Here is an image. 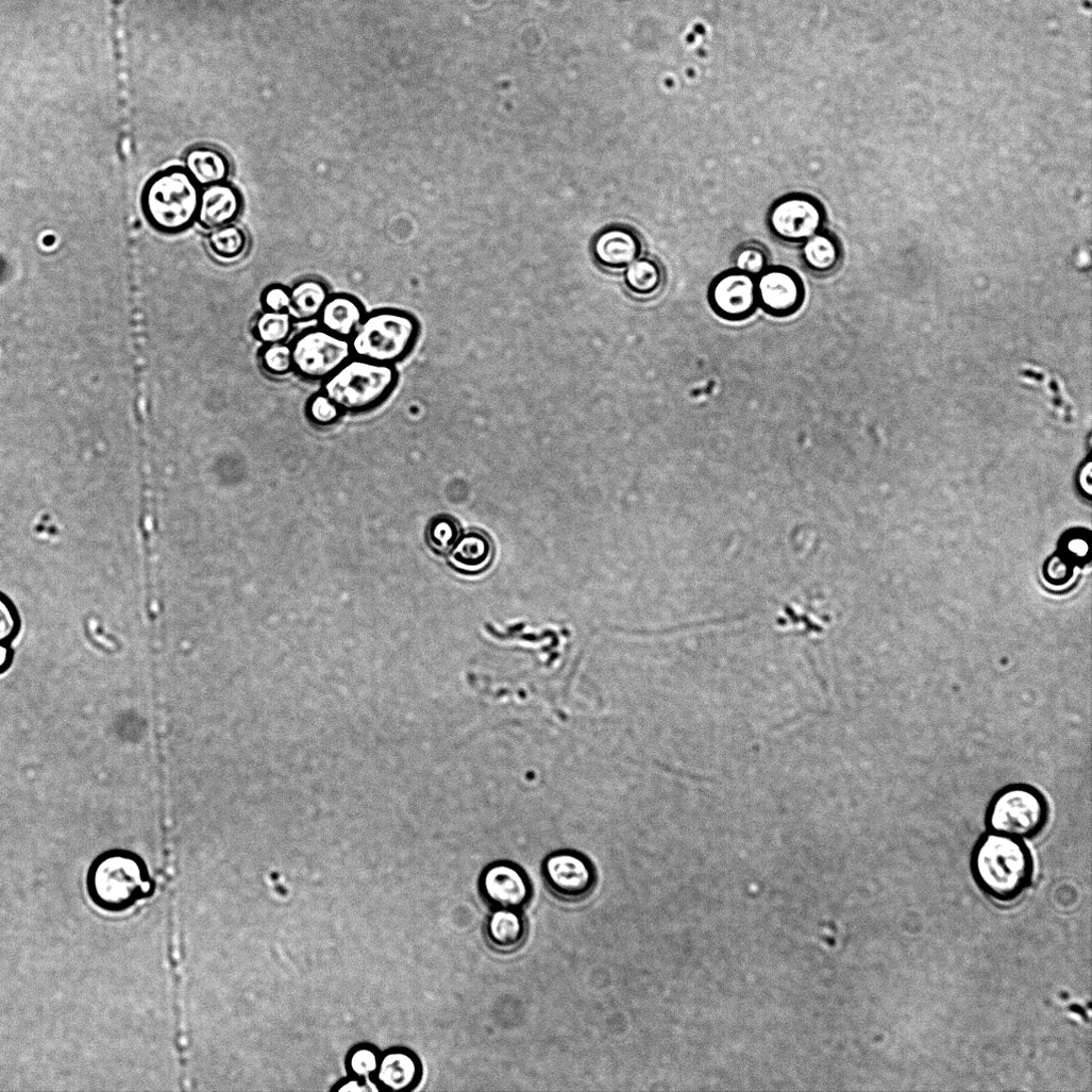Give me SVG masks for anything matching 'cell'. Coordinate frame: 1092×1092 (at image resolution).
Listing matches in <instances>:
<instances>
[{
	"instance_id": "1",
	"label": "cell",
	"mask_w": 1092,
	"mask_h": 1092,
	"mask_svg": "<svg viewBox=\"0 0 1092 1092\" xmlns=\"http://www.w3.org/2000/svg\"><path fill=\"white\" fill-rule=\"evenodd\" d=\"M970 870L984 895L1007 905L1017 902L1031 886L1035 862L1025 841L986 831L972 849Z\"/></svg>"
},
{
	"instance_id": "2",
	"label": "cell",
	"mask_w": 1092,
	"mask_h": 1092,
	"mask_svg": "<svg viewBox=\"0 0 1092 1092\" xmlns=\"http://www.w3.org/2000/svg\"><path fill=\"white\" fill-rule=\"evenodd\" d=\"M86 887L93 904L113 914L131 910L154 891V883L145 860L125 850L100 855L89 868Z\"/></svg>"
},
{
	"instance_id": "3",
	"label": "cell",
	"mask_w": 1092,
	"mask_h": 1092,
	"mask_svg": "<svg viewBox=\"0 0 1092 1092\" xmlns=\"http://www.w3.org/2000/svg\"><path fill=\"white\" fill-rule=\"evenodd\" d=\"M201 191L184 167H171L156 173L141 195L142 213L150 225L161 234L177 235L196 221Z\"/></svg>"
},
{
	"instance_id": "4",
	"label": "cell",
	"mask_w": 1092,
	"mask_h": 1092,
	"mask_svg": "<svg viewBox=\"0 0 1092 1092\" xmlns=\"http://www.w3.org/2000/svg\"><path fill=\"white\" fill-rule=\"evenodd\" d=\"M322 384L321 392L342 414H366L392 396L399 373L396 367L352 356Z\"/></svg>"
},
{
	"instance_id": "5",
	"label": "cell",
	"mask_w": 1092,
	"mask_h": 1092,
	"mask_svg": "<svg viewBox=\"0 0 1092 1092\" xmlns=\"http://www.w3.org/2000/svg\"><path fill=\"white\" fill-rule=\"evenodd\" d=\"M418 319L398 308H381L364 317L351 336L353 356L396 367L416 347L420 335Z\"/></svg>"
},
{
	"instance_id": "6",
	"label": "cell",
	"mask_w": 1092,
	"mask_h": 1092,
	"mask_svg": "<svg viewBox=\"0 0 1092 1092\" xmlns=\"http://www.w3.org/2000/svg\"><path fill=\"white\" fill-rule=\"evenodd\" d=\"M1047 800L1027 784H1011L997 790L985 811L986 831L1023 841L1036 839L1049 821Z\"/></svg>"
},
{
	"instance_id": "7",
	"label": "cell",
	"mask_w": 1092,
	"mask_h": 1092,
	"mask_svg": "<svg viewBox=\"0 0 1092 1092\" xmlns=\"http://www.w3.org/2000/svg\"><path fill=\"white\" fill-rule=\"evenodd\" d=\"M290 347L293 373L306 382H325L353 356L349 339L320 326L301 332Z\"/></svg>"
},
{
	"instance_id": "8",
	"label": "cell",
	"mask_w": 1092,
	"mask_h": 1092,
	"mask_svg": "<svg viewBox=\"0 0 1092 1092\" xmlns=\"http://www.w3.org/2000/svg\"><path fill=\"white\" fill-rule=\"evenodd\" d=\"M547 890L558 901L577 904L586 901L598 886L595 866L585 854L570 849L548 854L540 866Z\"/></svg>"
},
{
	"instance_id": "9",
	"label": "cell",
	"mask_w": 1092,
	"mask_h": 1092,
	"mask_svg": "<svg viewBox=\"0 0 1092 1092\" xmlns=\"http://www.w3.org/2000/svg\"><path fill=\"white\" fill-rule=\"evenodd\" d=\"M827 215L817 198L802 192L789 194L770 207L767 224L778 241L801 246L825 228Z\"/></svg>"
},
{
	"instance_id": "10",
	"label": "cell",
	"mask_w": 1092,
	"mask_h": 1092,
	"mask_svg": "<svg viewBox=\"0 0 1092 1092\" xmlns=\"http://www.w3.org/2000/svg\"><path fill=\"white\" fill-rule=\"evenodd\" d=\"M482 901L491 909L524 910L533 901L534 887L526 871L509 860L487 864L477 881Z\"/></svg>"
},
{
	"instance_id": "11",
	"label": "cell",
	"mask_w": 1092,
	"mask_h": 1092,
	"mask_svg": "<svg viewBox=\"0 0 1092 1092\" xmlns=\"http://www.w3.org/2000/svg\"><path fill=\"white\" fill-rule=\"evenodd\" d=\"M707 301L719 318L745 321L759 309L757 278L736 268L727 269L710 282Z\"/></svg>"
},
{
	"instance_id": "12",
	"label": "cell",
	"mask_w": 1092,
	"mask_h": 1092,
	"mask_svg": "<svg viewBox=\"0 0 1092 1092\" xmlns=\"http://www.w3.org/2000/svg\"><path fill=\"white\" fill-rule=\"evenodd\" d=\"M759 308L774 318L797 314L806 301V286L790 267L771 265L757 276Z\"/></svg>"
},
{
	"instance_id": "13",
	"label": "cell",
	"mask_w": 1092,
	"mask_h": 1092,
	"mask_svg": "<svg viewBox=\"0 0 1092 1092\" xmlns=\"http://www.w3.org/2000/svg\"><path fill=\"white\" fill-rule=\"evenodd\" d=\"M424 1077V1064L417 1052L404 1045L383 1049L381 1063L373 1082L377 1091L411 1092Z\"/></svg>"
},
{
	"instance_id": "14",
	"label": "cell",
	"mask_w": 1092,
	"mask_h": 1092,
	"mask_svg": "<svg viewBox=\"0 0 1092 1092\" xmlns=\"http://www.w3.org/2000/svg\"><path fill=\"white\" fill-rule=\"evenodd\" d=\"M640 237L631 229L609 228L593 241L592 254L597 264L610 271L625 270L642 253Z\"/></svg>"
},
{
	"instance_id": "15",
	"label": "cell",
	"mask_w": 1092,
	"mask_h": 1092,
	"mask_svg": "<svg viewBox=\"0 0 1092 1092\" xmlns=\"http://www.w3.org/2000/svg\"><path fill=\"white\" fill-rule=\"evenodd\" d=\"M528 922L522 910L493 909L484 922L483 934L488 946L499 954H513L528 938Z\"/></svg>"
},
{
	"instance_id": "16",
	"label": "cell",
	"mask_w": 1092,
	"mask_h": 1092,
	"mask_svg": "<svg viewBox=\"0 0 1092 1092\" xmlns=\"http://www.w3.org/2000/svg\"><path fill=\"white\" fill-rule=\"evenodd\" d=\"M495 555L491 538L480 530H471L460 536L449 553L448 562L456 572L475 576L486 572Z\"/></svg>"
},
{
	"instance_id": "17",
	"label": "cell",
	"mask_w": 1092,
	"mask_h": 1092,
	"mask_svg": "<svg viewBox=\"0 0 1092 1092\" xmlns=\"http://www.w3.org/2000/svg\"><path fill=\"white\" fill-rule=\"evenodd\" d=\"M240 211V196L232 186L212 185L201 192L197 221L203 229L213 231L232 224Z\"/></svg>"
},
{
	"instance_id": "18",
	"label": "cell",
	"mask_w": 1092,
	"mask_h": 1092,
	"mask_svg": "<svg viewBox=\"0 0 1092 1092\" xmlns=\"http://www.w3.org/2000/svg\"><path fill=\"white\" fill-rule=\"evenodd\" d=\"M367 314L355 297L335 293L330 295L317 320L320 327L350 339Z\"/></svg>"
},
{
	"instance_id": "19",
	"label": "cell",
	"mask_w": 1092,
	"mask_h": 1092,
	"mask_svg": "<svg viewBox=\"0 0 1092 1092\" xmlns=\"http://www.w3.org/2000/svg\"><path fill=\"white\" fill-rule=\"evenodd\" d=\"M801 246L802 263L812 274L826 276L840 268L843 259L842 245L830 231L824 229Z\"/></svg>"
},
{
	"instance_id": "20",
	"label": "cell",
	"mask_w": 1092,
	"mask_h": 1092,
	"mask_svg": "<svg viewBox=\"0 0 1092 1092\" xmlns=\"http://www.w3.org/2000/svg\"><path fill=\"white\" fill-rule=\"evenodd\" d=\"M184 169L199 187L224 183L230 175V162L218 149L209 146L191 148L184 158Z\"/></svg>"
},
{
	"instance_id": "21",
	"label": "cell",
	"mask_w": 1092,
	"mask_h": 1092,
	"mask_svg": "<svg viewBox=\"0 0 1092 1092\" xmlns=\"http://www.w3.org/2000/svg\"><path fill=\"white\" fill-rule=\"evenodd\" d=\"M330 295L329 286L323 280L304 278L289 288L290 301L287 313L295 322L318 319Z\"/></svg>"
},
{
	"instance_id": "22",
	"label": "cell",
	"mask_w": 1092,
	"mask_h": 1092,
	"mask_svg": "<svg viewBox=\"0 0 1092 1092\" xmlns=\"http://www.w3.org/2000/svg\"><path fill=\"white\" fill-rule=\"evenodd\" d=\"M627 290L639 298L656 295L663 284V270L660 264L651 257H639L632 263L624 274Z\"/></svg>"
},
{
	"instance_id": "23",
	"label": "cell",
	"mask_w": 1092,
	"mask_h": 1092,
	"mask_svg": "<svg viewBox=\"0 0 1092 1092\" xmlns=\"http://www.w3.org/2000/svg\"><path fill=\"white\" fill-rule=\"evenodd\" d=\"M295 321L287 312H261L255 318L252 333L256 340L265 345L287 342Z\"/></svg>"
},
{
	"instance_id": "24",
	"label": "cell",
	"mask_w": 1092,
	"mask_h": 1092,
	"mask_svg": "<svg viewBox=\"0 0 1092 1092\" xmlns=\"http://www.w3.org/2000/svg\"><path fill=\"white\" fill-rule=\"evenodd\" d=\"M211 251L220 259L232 262L243 256L249 246L247 233L239 226L228 224L213 230L208 236Z\"/></svg>"
},
{
	"instance_id": "25",
	"label": "cell",
	"mask_w": 1092,
	"mask_h": 1092,
	"mask_svg": "<svg viewBox=\"0 0 1092 1092\" xmlns=\"http://www.w3.org/2000/svg\"><path fill=\"white\" fill-rule=\"evenodd\" d=\"M382 1054L383 1049L375 1043L360 1041L353 1044L343 1059L347 1074L372 1080L379 1070Z\"/></svg>"
},
{
	"instance_id": "26",
	"label": "cell",
	"mask_w": 1092,
	"mask_h": 1092,
	"mask_svg": "<svg viewBox=\"0 0 1092 1092\" xmlns=\"http://www.w3.org/2000/svg\"><path fill=\"white\" fill-rule=\"evenodd\" d=\"M461 536L459 522L449 515L435 517L426 532V539L434 552L440 555L449 554Z\"/></svg>"
},
{
	"instance_id": "27",
	"label": "cell",
	"mask_w": 1092,
	"mask_h": 1092,
	"mask_svg": "<svg viewBox=\"0 0 1092 1092\" xmlns=\"http://www.w3.org/2000/svg\"><path fill=\"white\" fill-rule=\"evenodd\" d=\"M733 268L759 276L771 264L768 248L758 241H746L736 248L732 257Z\"/></svg>"
},
{
	"instance_id": "28",
	"label": "cell",
	"mask_w": 1092,
	"mask_h": 1092,
	"mask_svg": "<svg viewBox=\"0 0 1092 1092\" xmlns=\"http://www.w3.org/2000/svg\"><path fill=\"white\" fill-rule=\"evenodd\" d=\"M263 371L272 377H286L293 373L291 347L287 342L265 345L259 351Z\"/></svg>"
},
{
	"instance_id": "29",
	"label": "cell",
	"mask_w": 1092,
	"mask_h": 1092,
	"mask_svg": "<svg viewBox=\"0 0 1092 1092\" xmlns=\"http://www.w3.org/2000/svg\"><path fill=\"white\" fill-rule=\"evenodd\" d=\"M342 413L322 392L313 396L306 404V416L318 426H330L338 421Z\"/></svg>"
},
{
	"instance_id": "30",
	"label": "cell",
	"mask_w": 1092,
	"mask_h": 1092,
	"mask_svg": "<svg viewBox=\"0 0 1092 1092\" xmlns=\"http://www.w3.org/2000/svg\"><path fill=\"white\" fill-rule=\"evenodd\" d=\"M16 635V614L11 602L0 592V643L11 645Z\"/></svg>"
},
{
	"instance_id": "31",
	"label": "cell",
	"mask_w": 1092,
	"mask_h": 1092,
	"mask_svg": "<svg viewBox=\"0 0 1092 1092\" xmlns=\"http://www.w3.org/2000/svg\"><path fill=\"white\" fill-rule=\"evenodd\" d=\"M261 301L265 310L287 312L290 301L289 288L280 284L270 285L264 290Z\"/></svg>"
},
{
	"instance_id": "32",
	"label": "cell",
	"mask_w": 1092,
	"mask_h": 1092,
	"mask_svg": "<svg viewBox=\"0 0 1092 1092\" xmlns=\"http://www.w3.org/2000/svg\"><path fill=\"white\" fill-rule=\"evenodd\" d=\"M331 1092H369L377 1091L372 1080L347 1074L338 1078L329 1089Z\"/></svg>"
},
{
	"instance_id": "33",
	"label": "cell",
	"mask_w": 1092,
	"mask_h": 1092,
	"mask_svg": "<svg viewBox=\"0 0 1092 1092\" xmlns=\"http://www.w3.org/2000/svg\"><path fill=\"white\" fill-rule=\"evenodd\" d=\"M13 659L11 645L0 643V672L5 671Z\"/></svg>"
}]
</instances>
